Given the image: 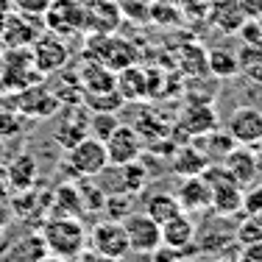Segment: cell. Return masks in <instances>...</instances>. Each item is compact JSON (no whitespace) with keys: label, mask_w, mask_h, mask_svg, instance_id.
I'll use <instances>...</instances> for the list:
<instances>
[{"label":"cell","mask_w":262,"mask_h":262,"mask_svg":"<svg viewBox=\"0 0 262 262\" xmlns=\"http://www.w3.org/2000/svg\"><path fill=\"white\" fill-rule=\"evenodd\" d=\"M117 126H120V120H117L115 112H92V117L86 120L90 137H95V140H101V142H106V137H109Z\"/></svg>","instance_id":"f546056e"},{"label":"cell","mask_w":262,"mask_h":262,"mask_svg":"<svg viewBox=\"0 0 262 262\" xmlns=\"http://www.w3.org/2000/svg\"><path fill=\"white\" fill-rule=\"evenodd\" d=\"M45 81L31 59V48H3V67H0V92L14 95L31 84Z\"/></svg>","instance_id":"3957f363"},{"label":"cell","mask_w":262,"mask_h":262,"mask_svg":"<svg viewBox=\"0 0 262 262\" xmlns=\"http://www.w3.org/2000/svg\"><path fill=\"white\" fill-rule=\"evenodd\" d=\"M106 157H109V165H128V162L140 159L142 154V137L137 134L134 126H117L112 131L109 137H106Z\"/></svg>","instance_id":"4fadbf2b"},{"label":"cell","mask_w":262,"mask_h":262,"mask_svg":"<svg viewBox=\"0 0 262 262\" xmlns=\"http://www.w3.org/2000/svg\"><path fill=\"white\" fill-rule=\"evenodd\" d=\"M0 67H3V48H0Z\"/></svg>","instance_id":"7dc6e473"},{"label":"cell","mask_w":262,"mask_h":262,"mask_svg":"<svg viewBox=\"0 0 262 262\" xmlns=\"http://www.w3.org/2000/svg\"><path fill=\"white\" fill-rule=\"evenodd\" d=\"M14 106L20 115L26 117H34V120H42V117H53L56 112L61 109V101L53 95V90L45 84V81H39V84H31L26 90L14 92Z\"/></svg>","instance_id":"30bf717a"},{"label":"cell","mask_w":262,"mask_h":262,"mask_svg":"<svg viewBox=\"0 0 262 262\" xmlns=\"http://www.w3.org/2000/svg\"><path fill=\"white\" fill-rule=\"evenodd\" d=\"M17 131H20V115L14 109H0V140L14 137Z\"/></svg>","instance_id":"d590c367"},{"label":"cell","mask_w":262,"mask_h":262,"mask_svg":"<svg viewBox=\"0 0 262 262\" xmlns=\"http://www.w3.org/2000/svg\"><path fill=\"white\" fill-rule=\"evenodd\" d=\"M226 131L237 145H257L262 140V112L257 106H240L232 112Z\"/></svg>","instance_id":"9a60e30c"},{"label":"cell","mask_w":262,"mask_h":262,"mask_svg":"<svg viewBox=\"0 0 262 262\" xmlns=\"http://www.w3.org/2000/svg\"><path fill=\"white\" fill-rule=\"evenodd\" d=\"M162 243L170 248H187L190 243H195V223L187 217V212H179L176 217L162 223Z\"/></svg>","instance_id":"44dd1931"},{"label":"cell","mask_w":262,"mask_h":262,"mask_svg":"<svg viewBox=\"0 0 262 262\" xmlns=\"http://www.w3.org/2000/svg\"><path fill=\"white\" fill-rule=\"evenodd\" d=\"M176 262H201V259H198V254H179Z\"/></svg>","instance_id":"7bdbcfd3"},{"label":"cell","mask_w":262,"mask_h":262,"mask_svg":"<svg viewBox=\"0 0 262 262\" xmlns=\"http://www.w3.org/2000/svg\"><path fill=\"white\" fill-rule=\"evenodd\" d=\"M243 209L248 215H262V184L248 187V192H243Z\"/></svg>","instance_id":"74e56055"},{"label":"cell","mask_w":262,"mask_h":262,"mask_svg":"<svg viewBox=\"0 0 262 262\" xmlns=\"http://www.w3.org/2000/svg\"><path fill=\"white\" fill-rule=\"evenodd\" d=\"M237 240L240 246H248V243H257L262 240V223H259V215H251V221H243V226L237 229Z\"/></svg>","instance_id":"836d02e7"},{"label":"cell","mask_w":262,"mask_h":262,"mask_svg":"<svg viewBox=\"0 0 262 262\" xmlns=\"http://www.w3.org/2000/svg\"><path fill=\"white\" fill-rule=\"evenodd\" d=\"M176 198L182 212H187V215L212 209V187L204 176H184L182 187L176 190Z\"/></svg>","instance_id":"e0dca14e"},{"label":"cell","mask_w":262,"mask_h":262,"mask_svg":"<svg viewBox=\"0 0 262 262\" xmlns=\"http://www.w3.org/2000/svg\"><path fill=\"white\" fill-rule=\"evenodd\" d=\"M53 0H9V9L14 11H23V14H34V17H42L48 11Z\"/></svg>","instance_id":"e575fe53"},{"label":"cell","mask_w":262,"mask_h":262,"mask_svg":"<svg viewBox=\"0 0 262 262\" xmlns=\"http://www.w3.org/2000/svg\"><path fill=\"white\" fill-rule=\"evenodd\" d=\"M176 259H179V248H170L165 243H159L151 251V262H176Z\"/></svg>","instance_id":"ab89813d"},{"label":"cell","mask_w":262,"mask_h":262,"mask_svg":"<svg viewBox=\"0 0 262 262\" xmlns=\"http://www.w3.org/2000/svg\"><path fill=\"white\" fill-rule=\"evenodd\" d=\"M81 201H84V209H103L106 207V192L101 187L90 184L84 187V192H81Z\"/></svg>","instance_id":"8d00e7d4"},{"label":"cell","mask_w":262,"mask_h":262,"mask_svg":"<svg viewBox=\"0 0 262 262\" xmlns=\"http://www.w3.org/2000/svg\"><path fill=\"white\" fill-rule=\"evenodd\" d=\"M179 128L184 137H204L217 128V112L209 101H190L179 115Z\"/></svg>","instance_id":"2e32d148"},{"label":"cell","mask_w":262,"mask_h":262,"mask_svg":"<svg viewBox=\"0 0 262 262\" xmlns=\"http://www.w3.org/2000/svg\"><path fill=\"white\" fill-rule=\"evenodd\" d=\"M84 59H95L106 64L109 70L120 73L126 67L137 64L140 53L137 48L131 45L128 39L123 36H115V34H90L86 36V48H84Z\"/></svg>","instance_id":"7a4b0ae2"},{"label":"cell","mask_w":262,"mask_h":262,"mask_svg":"<svg viewBox=\"0 0 262 262\" xmlns=\"http://www.w3.org/2000/svg\"><path fill=\"white\" fill-rule=\"evenodd\" d=\"M42 243H45L48 254L64 259L81 257V251L86 248V229L76 215H51L42 223Z\"/></svg>","instance_id":"6da1fadb"},{"label":"cell","mask_w":262,"mask_h":262,"mask_svg":"<svg viewBox=\"0 0 262 262\" xmlns=\"http://www.w3.org/2000/svg\"><path fill=\"white\" fill-rule=\"evenodd\" d=\"M237 262H262V240H257V243H248V246H243L240 259H237Z\"/></svg>","instance_id":"60d3db41"},{"label":"cell","mask_w":262,"mask_h":262,"mask_svg":"<svg viewBox=\"0 0 262 262\" xmlns=\"http://www.w3.org/2000/svg\"><path fill=\"white\" fill-rule=\"evenodd\" d=\"M123 229L128 234V246L137 254H151L162 243V226L145 212H128L123 217Z\"/></svg>","instance_id":"8fae6325"},{"label":"cell","mask_w":262,"mask_h":262,"mask_svg":"<svg viewBox=\"0 0 262 262\" xmlns=\"http://www.w3.org/2000/svg\"><path fill=\"white\" fill-rule=\"evenodd\" d=\"M42 23L59 36L84 34V0H53L42 14Z\"/></svg>","instance_id":"9c48e42d"},{"label":"cell","mask_w":262,"mask_h":262,"mask_svg":"<svg viewBox=\"0 0 262 262\" xmlns=\"http://www.w3.org/2000/svg\"><path fill=\"white\" fill-rule=\"evenodd\" d=\"M109 165L106 157V145L101 140L86 134L84 140H78L73 148H67V167L76 173L78 179H95L101 176Z\"/></svg>","instance_id":"5b68a950"},{"label":"cell","mask_w":262,"mask_h":262,"mask_svg":"<svg viewBox=\"0 0 262 262\" xmlns=\"http://www.w3.org/2000/svg\"><path fill=\"white\" fill-rule=\"evenodd\" d=\"M78 78H81V86L84 92H109V90H117V73L109 70L106 64L95 59H86L78 70Z\"/></svg>","instance_id":"d6986e66"},{"label":"cell","mask_w":262,"mask_h":262,"mask_svg":"<svg viewBox=\"0 0 262 262\" xmlns=\"http://www.w3.org/2000/svg\"><path fill=\"white\" fill-rule=\"evenodd\" d=\"M117 9H120L123 20H131L137 23V26H142V23H148V17H151V3L154 0H115Z\"/></svg>","instance_id":"1f68e13d"},{"label":"cell","mask_w":262,"mask_h":262,"mask_svg":"<svg viewBox=\"0 0 262 262\" xmlns=\"http://www.w3.org/2000/svg\"><path fill=\"white\" fill-rule=\"evenodd\" d=\"M223 167L240 187H251L259 176V154L254 145H234L223 157Z\"/></svg>","instance_id":"5bb4252c"},{"label":"cell","mask_w":262,"mask_h":262,"mask_svg":"<svg viewBox=\"0 0 262 262\" xmlns=\"http://www.w3.org/2000/svg\"><path fill=\"white\" fill-rule=\"evenodd\" d=\"M6 11H9V6H0V31H3V23H6Z\"/></svg>","instance_id":"f6af8a7d"},{"label":"cell","mask_w":262,"mask_h":262,"mask_svg":"<svg viewBox=\"0 0 262 262\" xmlns=\"http://www.w3.org/2000/svg\"><path fill=\"white\" fill-rule=\"evenodd\" d=\"M201 176L212 187V209L217 215L229 217V215H237L243 209V187L229 176V170L223 165H207Z\"/></svg>","instance_id":"277c9868"},{"label":"cell","mask_w":262,"mask_h":262,"mask_svg":"<svg viewBox=\"0 0 262 262\" xmlns=\"http://www.w3.org/2000/svg\"><path fill=\"white\" fill-rule=\"evenodd\" d=\"M48 254L42 234H26L0 251V262H39Z\"/></svg>","instance_id":"ffe728a7"},{"label":"cell","mask_w":262,"mask_h":262,"mask_svg":"<svg viewBox=\"0 0 262 262\" xmlns=\"http://www.w3.org/2000/svg\"><path fill=\"white\" fill-rule=\"evenodd\" d=\"M207 165L209 157L192 145H182L173 151V173H179V176H201Z\"/></svg>","instance_id":"cb8c5ba5"},{"label":"cell","mask_w":262,"mask_h":262,"mask_svg":"<svg viewBox=\"0 0 262 262\" xmlns=\"http://www.w3.org/2000/svg\"><path fill=\"white\" fill-rule=\"evenodd\" d=\"M9 190H11V187H9V170H6L3 165H0V198H3Z\"/></svg>","instance_id":"b9f144b4"},{"label":"cell","mask_w":262,"mask_h":262,"mask_svg":"<svg viewBox=\"0 0 262 262\" xmlns=\"http://www.w3.org/2000/svg\"><path fill=\"white\" fill-rule=\"evenodd\" d=\"M31 59H34L36 70L42 76H53V73L64 70L70 61V48L64 45V36L53 34V31H42L31 45Z\"/></svg>","instance_id":"8992f818"},{"label":"cell","mask_w":262,"mask_h":262,"mask_svg":"<svg viewBox=\"0 0 262 262\" xmlns=\"http://www.w3.org/2000/svg\"><path fill=\"white\" fill-rule=\"evenodd\" d=\"M254 20H257V26H259V31H262V11H259L257 17H254Z\"/></svg>","instance_id":"bcb514c9"},{"label":"cell","mask_w":262,"mask_h":262,"mask_svg":"<svg viewBox=\"0 0 262 262\" xmlns=\"http://www.w3.org/2000/svg\"><path fill=\"white\" fill-rule=\"evenodd\" d=\"M154 3H157V0H154Z\"/></svg>","instance_id":"681fc988"},{"label":"cell","mask_w":262,"mask_h":262,"mask_svg":"<svg viewBox=\"0 0 262 262\" xmlns=\"http://www.w3.org/2000/svg\"><path fill=\"white\" fill-rule=\"evenodd\" d=\"M240 70V59L232 51H223V48H212L207 53V73H212L215 78H232Z\"/></svg>","instance_id":"4316f807"},{"label":"cell","mask_w":262,"mask_h":262,"mask_svg":"<svg viewBox=\"0 0 262 262\" xmlns=\"http://www.w3.org/2000/svg\"><path fill=\"white\" fill-rule=\"evenodd\" d=\"M248 20V11L240 0H209V23L223 34H237Z\"/></svg>","instance_id":"ac0fdd59"},{"label":"cell","mask_w":262,"mask_h":262,"mask_svg":"<svg viewBox=\"0 0 262 262\" xmlns=\"http://www.w3.org/2000/svg\"><path fill=\"white\" fill-rule=\"evenodd\" d=\"M120 176H123V190H126L128 195L140 192L142 187L148 184V170L140 165V159L128 162V165H120Z\"/></svg>","instance_id":"4dcf8cb0"},{"label":"cell","mask_w":262,"mask_h":262,"mask_svg":"<svg viewBox=\"0 0 262 262\" xmlns=\"http://www.w3.org/2000/svg\"><path fill=\"white\" fill-rule=\"evenodd\" d=\"M123 26V14L115 0H84V36L115 34Z\"/></svg>","instance_id":"7c38bea8"},{"label":"cell","mask_w":262,"mask_h":262,"mask_svg":"<svg viewBox=\"0 0 262 262\" xmlns=\"http://www.w3.org/2000/svg\"><path fill=\"white\" fill-rule=\"evenodd\" d=\"M123 103H126V98H123L117 90H109V92H84V98H81V106L90 109V112H117Z\"/></svg>","instance_id":"83f0119b"},{"label":"cell","mask_w":262,"mask_h":262,"mask_svg":"<svg viewBox=\"0 0 262 262\" xmlns=\"http://www.w3.org/2000/svg\"><path fill=\"white\" fill-rule=\"evenodd\" d=\"M184 17V11L179 9L173 0H157V3H151V17H148V23H154V26H162V28H173L179 26Z\"/></svg>","instance_id":"f1b7e54d"},{"label":"cell","mask_w":262,"mask_h":262,"mask_svg":"<svg viewBox=\"0 0 262 262\" xmlns=\"http://www.w3.org/2000/svg\"><path fill=\"white\" fill-rule=\"evenodd\" d=\"M86 246H90L95 254L112 257V259H123L131 251L128 234H126V229H123V221H115V217L95 223L92 232L86 234Z\"/></svg>","instance_id":"52a82bcc"},{"label":"cell","mask_w":262,"mask_h":262,"mask_svg":"<svg viewBox=\"0 0 262 262\" xmlns=\"http://www.w3.org/2000/svg\"><path fill=\"white\" fill-rule=\"evenodd\" d=\"M6 170H9V187L17 192L31 190V187L36 184V176H39V173H36L39 165H36V159L31 157V154H20Z\"/></svg>","instance_id":"7402d4cb"},{"label":"cell","mask_w":262,"mask_h":262,"mask_svg":"<svg viewBox=\"0 0 262 262\" xmlns=\"http://www.w3.org/2000/svg\"><path fill=\"white\" fill-rule=\"evenodd\" d=\"M145 215H151L154 221L159 223H165V221H170V217H176L179 212H182V207H179V198L173 195V192H154L151 198L145 201Z\"/></svg>","instance_id":"484cf974"},{"label":"cell","mask_w":262,"mask_h":262,"mask_svg":"<svg viewBox=\"0 0 262 262\" xmlns=\"http://www.w3.org/2000/svg\"><path fill=\"white\" fill-rule=\"evenodd\" d=\"M237 34L243 36V42H246V45H262V31H259V26H257V20H251V17L243 23Z\"/></svg>","instance_id":"f35d334b"},{"label":"cell","mask_w":262,"mask_h":262,"mask_svg":"<svg viewBox=\"0 0 262 262\" xmlns=\"http://www.w3.org/2000/svg\"><path fill=\"white\" fill-rule=\"evenodd\" d=\"M103 209H109V215L115 217V221H123V217L131 212V195L128 192H109Z\"/></svg>","instance_id":"d6a6232c"},{"label":"cell","mask_w":262,"mask_h":262,"mask_svg":"<svg viewBox=\"0 0 262 262\" xmlns=\"http://www.w3.org/2000/svg\"><path fill=\"white\" fill-rule=\"evenodd\" d=\"M42 31H45L42 17L23 14V11L9 9L6 11L3 31H0V48H31Z\"/></svg>","instance_id":"ba28073f"},{"label":"cell","mask_w":262,"mask_h":262,"mask_svg":"<svg viewBox=\"0 0 262 262\" xmlns=\"http://www.w3.org/2000/svg\"><path fill=\"white\" fill-rule=\"evenodd\" d=\"M117 92L128 101H142L148 98V73L140 70L137 64L126 67V70L117 73Z\"/></svg>","instance_id":"603a6c76"},{"label":"cell","mask_w":262,"mask_h":262,"mask_svg":"<svg viewBox=\"0 0 262 262\" xmlns=\"http://www.w3.org/2000/svg\"><path fill=\"white\" fill-rule=\"evenodd\" d=\"M51 215H84V201L81 192L73 184H61L51 198Z\"/></svg>","instance_id":"d4e9b609"},{"label":"cell","mask_w":262,"mask_h":262,"mask_svg":"<svg viewBox=\"0 0 262 262\" xmlns=\"http://www.w3.org/2000/svg\"><path fill=\"white\" fill-rule=\"evenodd\" d=\"M39 262H70V259H64V257H56V254H45Z\"/></svg>","instance_id":"ee69618b"},{"label":"cell","mask_w":262,"mask_h":262,"mask_svg":"<svg viewBox=\"0 0 262 262\" xmlns=\"http://www.w3.org/2000/svg\"><path fill=\"white\" fill-rule=\"evenodd\" d=\"M0 6H9V0H0Z\"/></svg>","instance_id":"c3c4849f"}]
</instances>
